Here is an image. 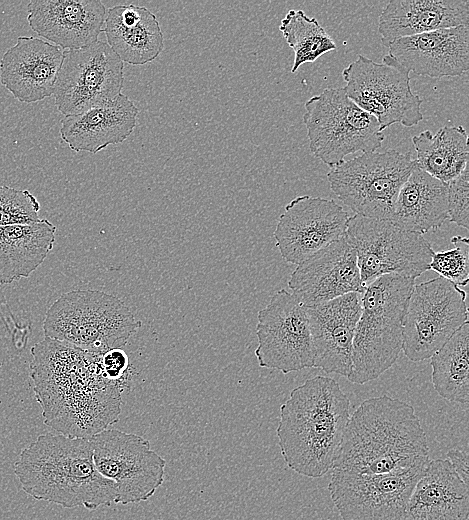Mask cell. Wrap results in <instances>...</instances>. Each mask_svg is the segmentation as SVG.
<instances>
[{
  "label": "cell",
  "mask_w": 469,
  "mask_h": 520,
  "mask_svg": "<svg viewBox=\"0 0 469 520\" xmlns=\"http://www.w3.org/2000/svg\"><path fill=\"white\" fill-rule=\"evenodd\" d=\"M414 285L415 278L386 274L366 286L347 377L351 383L377 379L398 359L403 347V320Z\"/></svg>",
  "instance_id": "5"
},
{
  "label": "cell",
  "mask_w": 469,
  "mask_h": 520,
  "mask_svg": "<svg viewBox=\"0 0 469 520\" xmlns=\"http://www.w3.org/2000/svg\"><path fill=\"white\" fill-rule=\"evenodd\" d=\"M454 245L449 250L435 252L429 264V270H433L440 277L452 282L458 287L466 286L469 281V245L465 236L451 238Z\"/></svg>",
  "instance_id": "31"
},
{
  "label": "cell",
  "mask_w": 469,
  "mask_h": 520,
  "mask_svg": "<svg viewBox=\"0 0 469 520\" xmlns=\"http://www.w3.org/2000/svg\"><path fill=\"white\" fill-rule=\"evenodd\" d=\"M416 164L426 173L447 183L457 177L469 160L468 135L463 126H444L412 136Z\"/></svg>",
  "instance_id": "28"
},
{
  "label": "cell",
  "mask_w": 469,
  "mask_h": 520,
  "mask_svg": "<svg viewBox=\"0 0 469 520\" xmlns=\"http://www.w3.org/2000/svg\"><path fill=\"white\" fill-rule=\"evenodd\" d=\"M410 73L389 54L382 63L358 55L342 71L347 96L374 116L381 130L394 124L412 127L423 120L422 99L410 85Z\"/></svg>",
  "instance_id": "10"
},
{
  "label": "cell",
  "mask_w": 469,
  "mask_h": 520,
  "mask_svg": "<svg viewBox=\"0 0 469 520\" xmlns=\"http://www.w3.org/2000/svg\"><path fill=\"white\" fill-rule=\"evenodd\" d=\"M123 68V61L104 41L64 50L53 91L58 111L75 115L114 100L123 88Z\"/></svg>",
  "instance_id": "13"
},
{
  "label": "cell",
  "mask_w": 469,
  "mask_h": 520,
  "mask_svg": "<svg viewBox=\"0 0 469 520\" xmlns=\"http://www.w3.org/2000/svg\"><path fill=\"white\" fill-rule=\"evenodd\" d=\"M14 472L36 500L91 511L115 504L116 484L96 469L90 439L42 434L21 451Z\"/></svg>",
  "instance_id": "4"
},
{
  "label": "cell",
  "mask_w": 469,
  "mask_h": 520,
  "mask_svg": "<svg viewBox=\"0 0 469 520\" xmlns=\"http://www.w3.org/2000/svg\"><path fill=\"white\" fill-rule=\"evenodd\" d=\"M362 294L351 292L306 307L313 349V367L348 377L352 348L361 314Z\"/></svg>",
  "instance_id": "18"
},
{
  "label": "cell",
  "mask_w": 469,
  "mask_h": 520,
  "mask_svg": "<svg viewBox=\"0 0 469 520\" xmlns=\"http://www.w3.org/2000/svg\"><path fill=\"white\" fill-rule=\"evenodd\" d=\"M27 11L32 30L65 50L96 42L106 17L100 0H32Z\"/></svg>",
  "instance_id": "21"
},
{
  "label": "cell",
  "mask_w": 469,
  "mask_h": 520,
  "mask_svg": "<svg viewBox=\"0 0 469 520\" xmlns=\"http://www.w3.org/2000/svg\"><path fill=\"white\" fill-rule=\"evenodd\" d=\"M446 459L449 461L455 472L468 485V454L466 451L452 448L446 454Z\"/></svg>",
  "instance_id": "35"
},
{
  "label": "cell",
  "mask_w": 469,
  "mask_h": 520,
  "mask_svg": "<svg viewBox=\"0 0 469 520\" xmlns=\"http://www.w3.org/2000/svg\"><path fill=\"white\" fill-rule=\"evenodd\" d=\"M468 178L467 166L457 177L446 183L448 220L466 230L469 227Z\"/></svg>",
  "instance_id": "33"
},
{
  "label": "cell",
  "mask_w": 469,
  "mask_h": 520,
  "mask_svg": "<svg viewBox=\"0 0 469 520\" xmlns=\"http://www.w3.org/2000/svg\"><path fill=\"white\" fill-rule=\"evenodd\" d=\"M279 30L294 51L291 72L305 63H312L323 54L336 49L333 39L314 17L302 10H289L281 20Z\"/></svg>",
  "instance_id": "30"
},
{
  "label": "cell",
  "mask_w": 469,
  "mask_h": 520,
  "mask_svg": "<svg viewBox=\"0 0 469 520\" xmlns=\"http://www.w3.org/2000/svg\"><path fill=\"white\" fill-rule=\"evenodd\" d=\"M349 410L350 400L331 377L314 376L294 388L280 407L276 429L285 464L309 478L333 469Z\"/></svg>",
  "instance_id": "3"
},
{
  "label": "cell",
  "mask_w": 469,
  "mask_h": 520,
  "mask_svg": "<svg viewBox=\"0 0 469 520\" xmlns=\"http://www.w3.org/2000/svg\"><path fill=\"white\" fill-rule=\"evenodd\" d=\"M407 520H469L468 485L447 459L426 465L412 490Z\"/></svg>",
  "instance_id": "24"
},
{
  "label": "cell",
  "mask_w": 469,
  "mask_h": 520,
  "mask_svg": "<svg viewBox=\"0 0 469 520\" xmlns=\"http://www.w3.org/2000/svg\"><path fill=\"white\" fill-rule=\"evenodd\" d=\"M423 471L360 474L333 470L328 490L341 520H407L408 502Z\"/></svg>",
  "instance_id": "15"
},
{
  "label": "cell",
  "mask_w": 469,
  "mask_h": 520,
  "mask_svg": "<svg viewBox=\"0 0 469 520\" xmlns=\"http://www.w3.org/2000/svg\"><path fill=\"white\" fill-rule=\"evenodd\" d=\"M139 109L124 94L82 113L65 116L60 136L75 152L97 153L125 141L133 132Z\"/></svg>",
  "instance_id": "22"
},
{
  "label": "cell",
  "mask_w": 469,
  "mask_h": 520,
  "mask_svg": "<svg viewBox=\"0 0 469 520\" xmlns=\"http://www.w3.org/2000/svg\"><path fill=\"white\" fill-rule=\"evenodd\" d=\"M303 123L311 153L329 167L356 152H375L384 140L376 118L358 107L344 88H327L305 102Z\"/></svg>",
  "instance_id": "7"
},
{
  "label": "cell",
  "mask_w": 469,
  "mask_h": 520,
  "mask_svg": "<svg viewBox=\"0 0 469 520\" xmlns=\"http://www.w3.org/2000/svg\"><path fill=\"white\" fill-rule=\"evenodd\" d=\"M103 31L110 48L132 65L153 61L164 47L160 24L144 6L121 4L109 8Z\"/></svg>",
  "instance_id": "25"
},
{
  "label": "cell",
  "mask_w": 469,
  "mask_h": 520,
  "mask_svg": "<svg viewBox=\"0 0 469 520\" xmlns=\"http://www.w3.org/2000/svg\"><path fill=\"white\" fill-rule=\"evenodd\" d=\"M141 325L116 296L77 289L61 295L48 308L43 333L45 338L102 354L125 346Z\"/></svg>",
  "instance_id": "6"
},
{
  "label": "cell",
  "mask_w": 469,
  "mask_h": 520,
  "mask_svg": "<svg viewBox=\"0 0 469 520\" xmlns=\"http://www.w3.org/2000/svg\"><path fill=\"white\" fill-rule=\"evenodd\" d=\"M469 24L468 0H391L378 22L381 42Z\"/></svg>",
  "instance_id": "23"
},
{
  "label": "cell",
  "mask_w": 469,
  "mask_h": 520,
  "mask_svg": "<svg viewBox=\"0 0 469 520\" xmlns=\"http://www.w3.org/2000/svg\"><path fill=\"white\" fill-rule=\"evenodd\" d=\"M63 50L46 40L20 36L0 60L1 84L20 102L36 103L53 95Z\"/></svg>",
  "instance_id": "19"
},
{
  "label": "cell",
  "mask_w": 469,
  "mask_h": 520,
  "mask_svg": "<svg viewBox=\"0 0 469 520\" xmlns=\"http://www.w3.org/2000/svg\"><path fill=\"white\" fill-rule=\"evenodd\" d=\"M102 366L106 376L123 386L129 378V359L122 348H116L101 354Z\"/></svg>",
  "instance_id": "34"
},
{
  "label": "cell",
  "mask_w": 469,
  "mask_h": 520,
  "mask_svg": "<svg viewBox=\"0 0 469 520\" xmlns=\"http://www.w3.org/2000/svg\"><path fill=\"white\" fill-rule=\"evenodd\" d=\"M255 355L262 368L283 374L313 367L307 308L285 289L258 312Z\"/></svg>",
  "instance_id": "14"
},
{
  "label": "cell",
  "mask_w": 469,
  "mask_h": 520,
  "mask_svg": "<svg viewBox=\"0 0 469 520\" xmlns=\"http://www.w3.org/2000/svg\"><path fill=\"white\" fill-rule=\"evenodd\" d=\"M32 355L35 396L47 426L90 439L119 420L124 386L106 376L101 354L45 338Z\"/></svg>",
  "instance_id": "1"
},
{
  "label": "cell",
  "mask_w": 469,
  "mask_h": 520,
  "mask_svg": "<svg viewBox=\"0 0 469 520\" xmlns=\"http://www.w3.org/2000/svg\"><path fill=\"white\" fill-rule=\"evenodd\" d=\"M40 203L27 189L0 185V226L39 221Z\"/></svg>",
  "instance_id": "32"
},
{
  "label": "cell",
  "mask_w": 469,
  "mask_h": 520,
  "mask_svg": "<svg viewBox=\"0 0 469 520\" xmlns=\"http://www.w3.org/2000/svg\"><path fill=\"white\" fill-rule=\"evenodd\" d=\"M469 324L464 323L430 358L432 383L444 399L467 404L469 401Z\"/></svg>",
  "instance_id": "29"
},
{
  "label": "cell",
  "mask_w": 469,
  "mask_h": 520,
  "mask_svg": "<svg viewBox=\"0 0 469 520\" xmlns=\"http://www.w3.org/2000/svg\"><path fill=\"white\" fill-rule=\"evenodd\" d=\"M388 49L409 73L436 79L461 76L469 68V25L400 38Z\"/></svg>",
  "instance_id": "20"
},
{
  "label": "cell",
  "mask_w": 469,
  "mask_h": 520,
  "mask_svg": "<svg viewBox=\"0 0 469 520\" xmlns=\"http://www.w3.org/2000/svg\"><path fill=\"white\" fill-rule=\"evenodd\" d=\"M288 287L306 307L351 292L363 294L366 288L355 250L345 235L298 264L290 276Z\"/></svg>",
  "instance_id": "17"
},
{
  "label": "cell",
  "mask_w": 469,
  "mask_h": 520,
  "mask_svg": "<svg viewBox=\"0 0 469 520\" xmlns=\"http://www.w3.org/2000/svg\"><path fill=\"white\" fill-rule=\"evenodd\" d=\"M56 226L47 219L0 226V284L28 278L55 243Z\"/></svg>",
  "instance_id": "27"
},
{
  "label": "cell",
  "mask_w": 469,
  "mask_h": 520,
  "mask_svg": "<svg viewBox=\"0 0 469 520\" xmlns=\"http://www.w3.org/2000/svg\"><path fill=\"white\" fill-rule=\"evenodd\" d=\"M348 219L334 200L301 195L285 206L273 236L283 260L298 265L343 237Z\"/></svg>",
  "instance_id": "16"
},
{
  "label": "cell",
  "mask_w": 469,
  "mask_h": 520,
  "mask_svg": "<svg viewBox=\"0 0 469 520\" xmlns=\"http://www.w3.org/2000/svg\"><path fill=\"white\" fill-rule=\"evenodd\" d=\"M466 322L463 289L440 276L414 285L403 320L402 350L413 362L429 359Z\"/></svg>",
  "instance_id": "11"
},
{
  "label": "cell",
  "mask_w": 469,
  "mask_h": 520,
  "mask_svg": "<svg viewBox=\"0 0 469 520\" xmlns=\"http://www.w3.org/2000/svg\"><path fill=\"white\" fill-rule=\"evenodd\" d=\"M448 219L447 184L423 171L416 162L402 185L392 222L420 235L439 229Z\"/></svg>",
  "instance_id": "26"
},
{
  "label": "cell",
  "mask_w": 469,
  "mask_h": 520,
  "mask_svg": "<svg viewBox=\"0 0 469 520\" xmlns=\"http://www.w3.org/2000/svg\"><path fill=\"white\" fill-rule=\"evenodd\" d=\"M90 440L96 469L116 484L115 504L146 501L163 484L166 461L147 439L107 428Z\"/></svg>",
  "instance_id": "12"
},
{
  "label": "cell",
  "mask_w": 469,
  "mask_h": 520,
  "mask_svg": "<svg viewBox=\"0 0 469 520\" xmlns=\"http://www.w3.org/2000/svg\"><path fill=\"white\" fill-rule=\"evenodd\" d=\"M414 163L409 152H367L333 166L327 180L336 197L355 214L392 220L398 193Z\"/></svg>",
  "instance_id": "8"
},
{
  "label": "cell",
  "mask_w": 469,
  "mask_h": 520,
  "mask_svg": "<svg viewBox=\"0 0 469 520\" xmlns=\"http://www.w3.org/2000/svg\"><path fill=\"white\" fill-rule=\"evenodd\" d=\"M427 436L412 405L381 395L350 415L333 470L390 474L424 470Z\"/></svg>",
  "instance_id": "2"
},
{
  "label": "cell",
  "mask_w": 469,
  "mask_h": 520,
  "mask_svg": "<svg viewBox=\"0 0 469 520\" xmlns=\"http://www.w3.org/2000/svg\"><path fill=\"white\" fill-rule=\"evenodd\" d=\"M345 236L356 253L365 286L380 276L400 274L417 278L429 270L434 250L422 235L404 230L391 220L354 214Z\"/></svg>",
  "instance_id": "9"
}]
</instances>
